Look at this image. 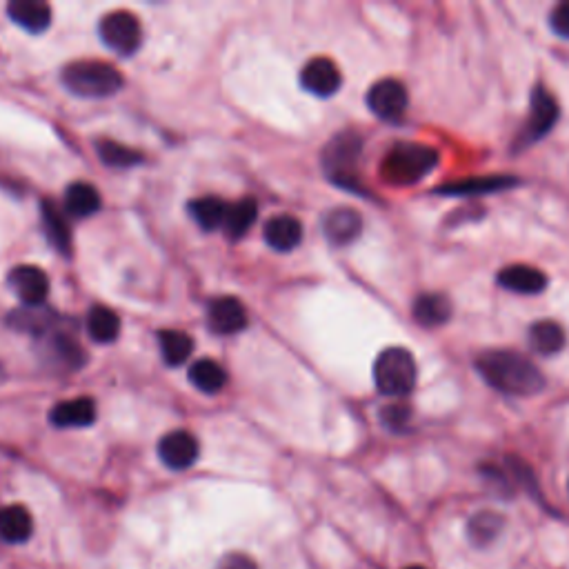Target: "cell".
<instances>
[{
	"mask_svg": "<svg viewBox=\"0 0 569 569\" xmlns=\"http://www.w3.org/2000/svg\"><path fill=\"white\" fill-rule=\"evenodd\" d=\"M87 332L96 343H112L121 334V318L109 307L96 305L87 316Z\"/></svg>",
	"mask_w": 569,
	"mask_h": 569,
	"instance_id": "cell-21",
	"label": "cell"
},
{
	"mask_svg": "<svg viewBox=\"0 0 569 569\" xmlns=\"http://www.w3.org/2000/svg\"><path fill=\"white\" fill-rule=\"evenodd\" d=\"M503 527V518L494 512H481L469 521V538L474 545L492 543Z\"/></svg>",
	"mask_w": 569,
	"mask_h": 569,
	"instance_id": "cell-29",
	"label": "cell"
},
{
	"mask_svg": "<svg viewBox=\"0 0 569 569\" xmlns=\"http://www.w3.org/2000/svg\"><path fill=\"white\" fill-rule=\"evenodd\" d=\"M476 369L494 389L509 396H532L545 387V378L532 361L525 356L492 349L476 358Z\"/></svg>",
	"mask_w": 569,
	"mask_h": 569,
	"instance_id": "cell-1",
	"label": "cell"
},
{
	"mask_svg": "<svg viewBox=\"0 0 569 569\" xmlns=\"http://www.w3.org/2000/svg\"><path fill=\"white\" fill-rule=\"evenodd\" d=\"M207 323L216 334H238L247 327V309L245 305L232 296L216 298L207 309Z\"/></svg>",
	"mask_w": 569,
	"mask_h": 569,
	"instance_id": "cell-12",
	"label": "cell"
},
{
	"mask_svg": "<svg viewBox=\"0 0 569 569\" xmlns=\"http://www.w3.org/2000/svg\"><path fill=\"white\" fill-rule=\"evenodd\" d=\"M43 225L49 243H52L61 254H69V249H72V232H69V225L65 221L63 212L52 201L43 203Z\"/></svg>",
	"mask_w": 569,
	"mask_h": 569,
	"instance_id": "cell-23",
	"label": "cell"
},
{
	"mask_svg": "<svg viewBox=\"0 0 569 569\" xmlns=\"http://www.w3.org/2000/svg\"><path fill=\"white\" fill-rule=\"evenodd\" d=\"M258 214V207L252 201V198H243L236 205H229L227 209V218H225V234L229 238H241L247 234V229L254 225Z\"/></svg>",
	"mask_w": 569,
	"mask_h": 569,
	"instance_id": "cell-27",
	"label": "cell"
},
{
	"mask_svg": "<svg viewBox=\"0 0 569 569\" xmlns=\"http://www.w3.org/2000/svg\"><path fill=\"white\" fill-rule=\"evenodd\" d=\"M407 569H425V567H418V565H414V567H407Z\"/></svg>",
	"mask_w": 569,
	"mask_h": 569,
	"instance_id": "cell-35",
	"label": "cell"
},
{
	"mask_svg": "<svg viewBox=\"0 0 569 569\" xmlns=\"http://www.w3.org/2000/svg\"><path fill=\"white\" fill-rule=\"evenodd\" d=\"M54 354H56L58 361L63 363V367H69V369H76L85 363L83 347L74 343L72 338H67V336H56L54 338Z\"/></svg>",
	"mask_w": 569,
	"mask_h": 569,
	"instance_id": "cell-31",
	"label": "cell"
},
{
	"mask_svg": "<svg viewBox=\"0 0 569 569\" xmlns=\"http://www.w3.org/2000/svg\"><path fill=\"white\" fill-rule=\"evenodd\" d=\"M63 83L74 96L107 98L123 87V74L103 61H78L63 69Z\"/></svg>",
	"mask_w": 569,
	"mask_h": 569,
	"instance_id": "cell-3",
	"label": "cell"
},
{
	"mask_svg": "<svg viewBox=\"0 0 569 569\" xmlns=\"http://www.w3.org/2000/svg\"><path fill=\"white\" fill-rule=\"evenodd\" d=\"M49 418L56 427H87L96 421V403L87 396L72 398V401L58 403Z\"/></svg>",
	"mask_w": 569,
	"mask_h": 569,
	"instance_id": "cell-17",
	"label": "cell"
},
{
	"mask_svg": "<svg viewBox=\"0 0 569 569\" xmlns=\"http://www.w3.org/2000/svg\"><path fill=\"white\" fill-rule=\"evenodd\" d=\"M558 121V103L556 98L545 92L543 87H538L532 92V109H529L527 123L523 129L521 141L523 143H534L538 138H543L549 129H552Z\"/></svg>",
	"mask_w": 569,
	"mask_h": 569,
	"instance_id": "cell-9",
	"label": "cell"
},
{
	"mask_svg": "<svg viewBox=\"0 0 569 569\" xmlns=\"http://www.w3.org/2000/svg\"><path fill=\"white\" fill-rule=\"evenodd\" d=\"M452 316V303L443 294H423L414 303V318L423 327L445 325Z\"/></svg>",
	"mask_w": 569,
	"mask_h": 569,
	"instance_id": "cell-19",
	"label": "cell"
},
{
	"mask_svg": "<svg viewBox=\"0 0 569 569\" xmlns=\"http://www.w3.org/2000/svg\"><path fill=\"white\" fill-rule=\"evenodd\" d=\"M9 287L21 298L25 307H41L49 294V278L41 267L36 265H18L7 278Z\"/></svg>",
	"mask_w": 569,
	"mask_h": 569,
	"instance_id": "cell-8",
	"label": "cell"
},
{
	"mask_svg": "<svg viewBox=\"0 0 569 569\" xmlns=\"http://www.w3.org/2000/svg\"><path fill=\"white\" fill-rule=\"evenodd\" d=\"M158 343H161L163 361L172 367L187 363V358L194 352L192 336H187L185 332H176V329L158 334Z\"/></svg>",
	"mask_w": 569,
	"mask_h": 569,
	"instance_id": "cell-26",
	"label": "cell"
},
{
	"mask_svg": "<svg viewBox=\"0 0 569 569\" xmlns=\"http://www.w3.org/2000/svg\"><path fill=\"white\" fill-rule=\"evenodd\" d=\"M418 367L412 352L403 347H389L374 363V383L385 396L403 398L414 392Z\"/></svg>",
	"mask_w": 569,
	"mask_h": 569,
	"instance_id": "cell-4",
	"label": "cell"
},
{
	"mask_svg": "<svg viewBox=\"0 0 569 569\" xmlns=\"http://www.w3.org/2000/svg\"><path fill=\"white\" fill-rule=\"evenodd\" d=\"M438 165V152L427 145L398 143L383 158L381 174L392 185H412Z\"/></svg>",
	"mask_w": 569,
	"mask_h": 569,
	"instance_id": "cell-2",
	"label": "cell"
},
{
	"mask_svg": "<svg viewBox=\"0 0 569 569\" xmlns=\"http://www.w3.org/2000/svg\"><path fill=\"white\" fill-rule=\"evenodd\" d=\"M227 209H229V205H225L221 198H214V196L198 198V201L189 205L192 218L205 229V232H212V229H218V227L225 225Z\"/></svg>",
	"mask_w": 569,
	"mask_h": 569,
	"instance_id": "cell-25",
	"label": "cell"
},
{
	"mask_svg": "<svg viewBox=\"0 0 569 569\" xmlns=\"http://www.w3.org/2000/svg\"><path fill=\"white\" fill-rule=\"evenodd\" d=\"M549 25H552L558 36L569 38V3H561L554 7L552 16H549Z\"/></svg>",
	"mask_w": 569,
	"mask_h": 569,
	"instance_id": "cell-33",
	"label": "cell"
},
{
	"mask_svg": "<svg viewBox=\"0 0 569 569\" xmlns=\"http://www.w3.org/2000/svg\"><path fill=\"white\" fill-rule=\"evenodd\" d=\"M529 343L538 354H558L565 347V329L554 321H538L529 329Z\"/></svg>",
	"mask_w": 569,
	"mask_h": 569,
	"instance_id": "cell-22",
	"label": "cell"
},
{
	"mask_svg": "<svg viewBox=\"0 0 569 569\" xmlns=\"http://www.w3.org/2000/svg\"><path fill=\"white\" fill-rule=\"evenodd\" d=\"M101 41L121 56H132L143 43V25L132 12H112L98 25Z\"/></svg>",
	"mask_w": 569,
	"mask_h": 569,
	"instance_id": "cell-6",
	"label": "cell"
},
{
	"mask_svg": "<svg viewBox=\"0 0 569 569\" xmlns=\"http://www.w3.org/2000/svg\"><path fill=\"white\" fill-rule=\"evenodd\" d=\"M343 83V76H341V69L336 67L334 61H329V58H314V61H309L303 72H301V85L307 89L309 94L314 96H334L338 89H341Z\"/></svg>",
	"mask_w": 569,
	"mask_h": 569,
	"instance_id": "cell-11",
	"label": "cell"
},
{
	"mask_svg": "<svg viewBox=\"0 0 569 569\" xmlns=\"http://www.w3.org/2000/svg\"><path fill=\"white\" fill-rule=\"evenodd\" d=\"M34 532L32 514L23 505H7L0 509V538L7 543H25Z\"/></svg>",
	"mask_w": 569,
	"mask_h": 569,
	"instance_id": "cell-18",
	"label": "cell"
},
{
	"mask_svg": "<svg viewBox=\"0 0 569 569\" xmlns=\"http://www.w3.org/2000/svg\"><path fill=\"white\" fill-rule=\"evenodd\" d=\"M7 16L27 32L41 34L52 23V7L43 0H14L7 5Z\"/></svg>",
	"mask_w": 569,
	"mask_h": 569,
	"instance_id": "cell-14",
	"label": "cell"
},
{
	"mask_svg": "<svg viewBox=\"0 0 569 569\" xmlns=\"http://www.w3.org/2000/svg\"><path fill=\"white\" fill-rule=\"evenodd\" d=\"M409 416H412V412H409V407L405 405H387L383 407V412H381V421L385 423L387 429H401L409 423Z\"/></svg>",
	"mask_w": 569,
	"mask_h": 569,
	"instance_id": "cell-32",
	"label": "cell"
},
{
	"mask_svg": "<svg viewBox=\"0 0 569 569\" xmlns=\"http://www.w3.org/2000/svg\"><path fill=\"white\" fill-rule=\"evenodd\" d=\"M265 243L276 252H292L303 241V225L298 218L281 214L265 225Z\"/></svg>",
	"mask_w": 569,
	"mask_h": 569,
	"instance_id": "cell-15",
	"label": "cell"
},
{
	"mask_svg": "<svg viewBox=\"0 0 569 569\" xmlns=\"http://www.w3.org/2000/svg\"><path fill=\"white\" fill-rule=\"evenodd\" d=\"M498 283L516 294H541L547 287V276L529 265H509L498 274Z\"/></svg>",
	"mask_w": 569,
	"mask_h": 569,
	"instance_id": "cell-16",
	"label": "cell"
},
{
	"mask_svg": "<svg viewBox=\"0 0 569 569\" xmlns=\"http://www.w3.org/2000/svg\"><path fill=\"white\" fill-rule=\"evenodd\" d=\"M323 232L332 245H349L363 232V218L352 207H336L323 218Z\"/></svg>",
	"mask_w": 569,
	"mask_h": 569,
	"instance_id": "cell-13",
	"label": "cell"
},
{
	"mask_svg": "<svg viewBox=\"0 0 569 569\" xmlns=\"http://www.w3.org/2000/svg\"><path fill=\"white\" fill-rule=\"evenodd\" d=\"M189 381L203 394H216L227 385V372L216 361H198L189 369Z\"/></svg>",
	"mask_w": 569,
	"mask_h": 569,
	"instance_id": "cell-24",
	"label": "cell"
},
{
	"mask_svg": "<svg viewBox=\"0 0 569 569\" xmlns=\"http://www.w3.org/2000/svg\"><path fill=\"white\" fill-rule=\"evenodd\" d=\"M96 149H98V154H101L103 163L109 167H134L138 163H143L141 154L134 152L132 147H125L121 143L103 141Z\"/></svg>",
	"mask_w": 569,
	"mask_h": 569,
	"instance_id": "cell-30",
	"label": "cell"
},
{
	"mask_svg": "<svg viewBox=\"0 0 569 569\" xmlns=\"http://www.w3.org/2000/svg\"><path fill=\"white\" fill-rule=\"evenodd\" d=\"M407 101L405 85L394 78L374 83L367 92V107L383 121H398L407 112Z\"/></svg>",
	"mask_w": 569,
	"mask_h": 569,
	"instance_id": "cell-7",
	"label": "cell"
},
{
	"mask_svg": "<svg viewBox=\"0 0 569 569\" xmlns=\"http://www.w3.org/2000/svg\"><path fill=\"white\" fill-rule=\"evenodd\" d=\"M198 454H201V447L194 434L185 432V429H176V432H169L163 436L161 445H158V456H161L163 465L169 469H187L196 463Z\"/></svg>",
	"mask_w": 569,
	"mask_h": 569,
	"instance_id": "cell-10",
	"label": "cell"
},
{
	"mask_svg": "<svg viewBox=\"0 0 569 569\" xmlns=\"http://www.w3.org/2000/svg\"><path fill=\"white\" fill-rule=\"evenodd\" d=\"M361 149L363 141L356 132H343L334 136L323 152V167L329 181L347 189H356V167L358 158H361Z\"/></svg>",
	"mask_w": 569,
	"mask_h": 569,
	"instance_id": "cell-5",
	"label": "cell"
},
{
	"mask_svg": "<svg viewBox=\"0 0 569 569\" xmlns=\"http://www.w3.org/2000/svg\"><path fill=\"white\" fill-rule=\"evenodd\" d=\"M65 209L67 214L87 218L101 209V194L98 189L89 183H74L67 187L65 192Z\"/></svg>",
	"mask_w": 569,
	"mask_h": 569,
	"instance_id": "cell-20",
	"label": "cell"
},
{
	"mask_svg": "<svg viewBox=\"0 0 569 569\" xmlns=\"http://www.w3.org/2000/svg\"><path fill=\"white\" fill-rule=\"evenodd\" d=\"M512 185H516V178H512V176H489V178H474V181H465V183L445 185V187L438 189V192L454 194V196L485 194V192H496V189H507Z\"/></svg>",
	"mask_w": 569,
	"mask_h": 569,
	"instance_id": "cell-28",
	"label": "cell"
},
{
	"mask_svg": "<svg viewBox=\"0 0 569 569\" xmlns=\"http://www.w3.org/2000/svg\"><path fill=\"white\" fill-rule=\"evenodd\" d=\"M216 569H258L252 558L245 554H227L221 558Z\"/></svg>",
	"mask_w": 569,
	"mask_h": 569,
	"instance_id": "cell-34",
	"label": "cell"
}]
</instances>
